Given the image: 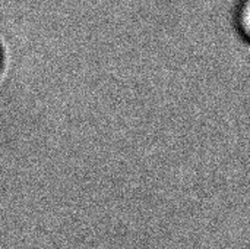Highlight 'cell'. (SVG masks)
I'll list each match as a JSON object with an SVG mask.
<instances>
[{
    "label": "cell",
    "mask_w": 250,
    "mask_h": 249,
    "mask_svg": "<svg viewBox=\"0 0 250 249\" xmlns=\"http://www.w3.org/2000/svg\"><path fill=\"white\" fill-rule=\"evenodd\" d=\"M233 26L240 40L245 43L250 37V0H239L233 12Z\"/></svg>",
    "instance_id": "1"
},
{
    "label": "cell",
    "mask_w": 250,
    "mask_h": 249,
    "mask_svg": "<svg viewBox=\"0 0 250 249\" xmlns=\"http://www.w3.org/2000/svg\"><path fill=\"white\" fill-rule=\"evenodd\" d=\"M3 66H4V50H3V47L0 44V73L3 70Z\"/></svg>",
    "instance_id": "2"
}]
</instances>
